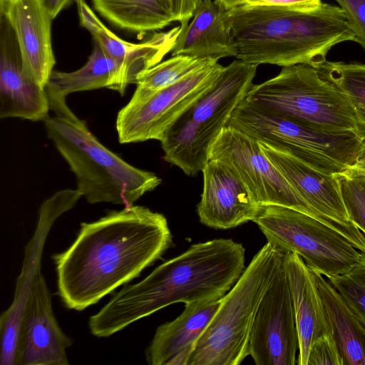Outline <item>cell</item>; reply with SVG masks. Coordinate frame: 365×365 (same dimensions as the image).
<instances>
[{"label":"cell","instance_id":"obj_3","mask_svg":"<svg viewBox=\"0 0 365 365\" xmlns=\"http://www.w3.org/2000/svg\"><path fill=\"white\" fill-rule=\"evenodd\" d=\"M228 17L235 58L257 66L306 64L317 68L334 46L356 42L342 9L329 4L311 11L245 4L230 9Z\"/></svg>","mask_w":365,"mask_h":365},{"label":"cell","instance_id":"obj_1","mask_svg":"<svg viewBox=\"0 0 365 365\" xmlns=\"http://www.w3.org/2000/svg\"><path fill=\"white\" fill-rule=\"evenodd\" d=\"M172 241L166 217L140 205L83 222L71 245L53 255L58 294L67 308L82 311L139 277Z\"/></svg>","mask_w":365,"mask_h":365},{"label":"cell","instance_id":"obj_31","mask_svg":"<svg viewBox=\"0 0 365 365\" xmlns=\"http://www.w3.org/2000/svg\"><path fill=\"white\" fill-rule=\"evenodd\" d=\"M344 11L356 42L365 51V0H336Z\"/></svg>","mask_w":365,"mask_h":365},{"label":"cell","instance_id":"obj_15","mask_svg":"<svg viewBox=\"0 0 365 365\" xmlns=\"http://www.w3.org/2000/svg\"><path fill=\"white\" fill-rule=\"evenodd\" d=\"M75 1L81 25L118 67V81L115 91L121 95L129 84H136L148 70L172 51L182 30L178 26L167 31L155 32L145 41L129 43L109 30L85 0Z\"/></svg>","mask_w":365,"mask_h":365},{"label":"cell","instance_id":"obj_37","mask_svg":"<svg viewBox=\"0 0 365 365\" xmlns=\"http://www.w3.org/2000/svg\"><path fill=\"white\" fill-rule=\"evenodd\" d=\"M365 160V142L364 143V144L361 148L357 160Z\"/></svg>","mask_w":365,"mask_h":365},{"label":"cell","instance_id":"obj_13","mask_svg":"<svg viewBox=\"0 0 365 365\" xmlns=\"http://www.w3.org/2000/svg\"><path fill=\"white\" fill-rule=\"evenodd\" d=\"M299 337L284 264L263 296L250 334V355L257 365H295Z\"/></svg>","mask_w":365,"mask_h":365},{"label":"cell","instance_id":"obj_30","mask_svg":"<svg viewBox=\"0 0 365 365\" xmlns=\"http://www.w3.org/2000/svg\"><path fill=\"white\" fill-rule=\"evenodd\" d=\"M307 365H344V359L331 333H324L312 344Z\"/></svg>","mask_w":365,"mask_h":365},{"label":"cell","instance_id":"obj_35","mask_svg":"<svg viewBox=\"0 0 365 365\" xmlns=\"http://www.w3.org/2000/svg\"><path fill=\"white\" fill-rule=\"evenodd\" d=\"M349 168L357 174L365 176V160H357L354 165Z\"/></svg>","mask_w":365,"mask_h":365},{"label":"cell","instance_id":"obj_36","mask_svg":"<svg viewBox=\"0 0 365 365\" xmlns=\"http://www.w3.org/2000/svg\"><path fill=\"white\" fill-rule=\"evenodd\" d=\"M227 8L232 9L245 4V0H217Z\"/></svg>","mask_w":365,"mask_h":365},{"label":"cell","instance_id":"obj_33","mask_svg":"<svg viewBox=\"0 0 365 365\" xmlns=\"http://www.w3.org/2000/svg\"><path fill=\"white\" fill-rule=\"evenodd\" d=\"M199 0H170L175 21H189L192 17Z\"/></svg>","mask_w":365,"mask_h":365},{"label":"cell","instance_id":"obj_11","mask_svg":"<svg viewBox=\"0 0 365 365\" xmlns=\"http://www.w3.org/2000/svg\"><path fill=\"white\" fill-rule=\"evenodd\" d=\"M210 159L221 160L232 168L261 205L286 206L315 217L265 155L260 143L238 129L226 125L222 130L211 147Z\"/></svg>","mask_w":365,"mask_h":365},{"label":"cell","instance_id":"obj_29","mask_svg":"<svg viewBox=\"0 0 365 365\" xmlns=\"http://www.w3.org/2000/svg\"><path fill=\"white\" fill-rule=\"evenodd\" d=\"M334 175L349 218L365 235V176L349 168Z\"/></svg>","mask_w":365,"mask_h":365},{"label":"cell","instance_id":"obj_25","mask_svg":"<svg viewBox=\"0 0 365 365\" xmlns=\"http://www.w3.org/2000/svg\"><path fill=\"white\" fill-rule=\"evenodd\" d=\"M111 24L133 32L160 30L175 21L170 0H92Z\"/></svg>","mask_w":365,"mask_h":365},{"label":"cell","instance_id":"obj_21","mask_svg":"<svg viewBox=\"0 0 365 365\" xmlns=\"http://www.w3.org/2000/svg\"><path fill=\"white\" fill-rule=\"evenodd\" d=\"M229 9L217 0H199L191 19L180 23L182 30L172 56L187 55L217 61L235 57Z\"/></svg>","mask_w":365,"mask_h":365},{"label":"cell","instance_id":"obj_8","mask_svg":"<svg viewBox=\"0 0 365 365\" xmlns=\"http://www.w3.org/2000/svg\"><path fill=\"white\" fill-rule=\"evenodd\" d=\"M227 125L326 175L354 165L365 142L353 135L311 129L246 98L235 108Z\"/></svg>","mask_w":365,"mask_h":365},{"label":"cell","instance_id":"obj_5","mask_svg":"<svg viewBox=\"0 0 365 365\" xmlns=\"http://www.w3.org/2000/svg\"><path fill=\"white\" fill-rule=\"evenodd\" d=\"M286 253L267 243L230 291L199 339L187 365H238L250 355V339L261 300L284 264Z\"/></svg>","mask_w":365,"mask_h":365},{"label":"cell","instance_id":"obj_28","mask_svg":"<svg viewBox=\"0 0 365 365\" xmlns=\"http://www.w3.org/2000/svg\"><path fill=\"white\" fill-rule=\"evenodd\" d=\"M327 279L365 325V253L350 271Z\"/></svg>","mask_w":365,"mask_h":365},{"label":"cell","instance_id":"obj_4","mask_svg":"<svg viewBox=\"0 0 365 365\" xmlns=\"http://www.w3.org/2000/svg\"><path fill=\"white\" fill-rule=\"evenodd\" d=\"M50 110L54 115L44 121L48 138L88 202L132 205L161 183L155 173L131 165L100 143L66 101L51 103Z\"/></svg>","mask_w":365,"mask_h":365},{"label":"cell","instance_id":"obj_24","mask_svg":"<svg viewBox=\"0 0 365 365\" xmlns=\"http://www.w3.org/2000/svg\"><path fill=\"white\" fill-rule=\"evenodd\" d=\"M118 70L100 46L93 41L87 62L72 72L53 71L45 87L49 101H65L71 93L107 88L115 90Z\"/></svg>","mask_w":365,"mask_h":365},{"label":"cell","instance_id":"obj_23","mask_svg":"<svg viewBox=\"0 0 365 365\" xmlns=\"http://www.w3.org/2000/svg\"><path fill=\"white\" fill-rule=\"evenodd\" d=\"M314 273L331 334L344 365H365V325L328 280Z\"/></svg>","mask_w":365,"mask_h":365},{"label":"cell","instance_id":"obj_10","mask_svg":"<svg viewBox=\"0 0 365 365\" xmlns=\"http://www.w3.org/2000/svg\"><path fill=\"white\" fill-rule=\"evenodd\" d=\"M225 66L218 61L143 98H130L116 118L120 143L161 141L176 120L216 81Z\"/></svg>","mask_w":365,"mask_h":365},{"label":"cell","instance_id":"obj_17","mask_svg":"<svg viewBox=\"0 0 365 365\" xmlns=\"http://www.w3.org/2000/svg\"><path fill=\"white\" fill-rule=\"evenodd\" d=\"M202 172L203 189L197 206L201 223L227 230L255 220L261 205L232 168L209 159Z\"/></svg>","mask_w":365,"mask_h":365},{"label":"cell","instance_id":"obj_2","mask_svg":"<svg viewBox=\"0 0 365 365\" xmlns=\"http://www.w3.org/2000/svg\"><path fill=\"white\" fill-rule=\"evenodd\" d=\"M245 250L232 239L191 245L134 284H125L88 321L91 333L108 337L170 304L222 299L245 269Z\"/></svg>","mask_w":365,"mask_h":365},{"label":"cell","instance_id":"obj_6","mask_svg":"<svg viewBox=\"0 0 365 365\" xmlns=\"http://www.w3.org/2000/svg\"><path fill=\"white\" fill-rule=\"evenodd\" d=\"M245 98L311 129L365 141V123L349 98L309 65L283 67L276 76L253 84Z\"/></svg>","mask_w":365,"mask_h":365},{"label":"cell","instance_id":"obj_12","mask_svg":"<svg viewBox=\"0 0 365 365\" xmlns=\"http://www.w3.org/2000/svg\"><path fill=\"white\" fill-rule=\"evenodd\" d=\"M83 197L76 189L55 192L41 205L34 233L26 245L22 269L11 306L0 317V364L16 365L19 329L24 310L41 270L43 249L55 221L71 210Z\"/></svg>","mask_w":365,"mask_h":365},{"label":"cell","instance_id":"obj_19","mask_svg":"<svg viewBox=\"0 0 365 365\" xmlns=\"http://www.w3.org/2000/svg\"><path fill=\"white\" fill-rule=\"evenodd\" d=\"M0 14L14 31L25 73L45 88L56 63L48 10L42 0H0Z\"/></svg>","mask_w":365,"mask_h":365},{"label":"cell","instance_id":"obj_16","mask_svg":"<svg viewBox=\"0 0 365 365\" xmlns=\"http://www.w3.org/2000/svg\"><path fill=\"white\" fill-rule=\"evenodd\" d=\"M72 344L54 316L51 295L40 270L24 310L16 365H68L66 349Z\"/></svg>","mask_w":365,"mask_h":365},{"label":"cell","instance_id":"obj_20","mask_svg":"<svg viewBox=\"0 0 365 365\" xmlns=\"http://www.w3.org/2000/svg\"><path fill=\"white\" fill-rule=\"evenodd\" d=\"M220 302L221 299L186 304L177 318L160 325L145 350L148 364L187 365Z\"/></svg>","mask_w":365,"mask_h":365},{"label":"cell","instance_id":"obj_9","mask_svg":"<svg viewBox=\"0 0 365 365\" xmlns=\"http://www.w3.org/2000/svg\"><path fill=\"white\" fill-rule=\"evenodd\" d=\"M252 222L267 242L284 253L297 254L310 269L327 278L346 274L361 255V252L338 230L292 207L261 205Z\"/></svg>","mask_w":365,"mask_h":365},{"label":"cell","instance_id":"obj_38","mask_svg":"<svg viewBox=\"0 0 365 365\" xmlns=\"http://www.w3.org/2000/svg\"></svg>","mask_w":365,"mask_h":365},{"label":"cell","instance_id":"obj_26","mask_svg":"<svg viewBox=\"0 0 365 365\" xmlns=\"http://www.w3.org/2000/svg\"><path fill=\"white\" fill-rule=\"evenodd\" d=\"M218 61L209 58L175 55L148 70L138 80L131 97L134 99L149 96L172 86L195 71Z\"/></svg>","mask_w":365,"mask_h":365},{"label":"cell","instance_id":"obj_7","mask_svg":"<svg viewBox=\"0 0 365 365\" xmlns=\"http://www.w3.org/2000/svg\"><path fill=\"white\" fill-rule=\"evenodd\" d=\"M257 66L235 60L171 125L160 141L165 161L186 175L202 171L211 147L253 85Z\"/></svg>","mask_w":365,"mask_h":365},{"label":"cell","instance_id":"obj_34","mask_svg":"<svg viewBox=\"0 0 365 365\" xmlns=\"http://www.w3.org/2000/svg\"><path fill=\"white\" fill-rule=\"evenodd\" d=\"M53 19L71 5L73 0H42Z\"/></svg>","mask_w":365,"mask_h":365},{"label":"cell","instance_id":"obj_27","mask_svg":"<svg viewBox=\"0 0 365 365\" xmlns=\"http://www.w3.org/2000/svg\"><path fill=\"white\" fill-rule=\"evenodd\" d=\"M316 69L349 98L365 123V63L326 61Z\"/></svg>","mask_w":365,"mask_h":365},{"label":"cell","instance_id":"obj_32","mask_svg":"<svg viewBox=\"0 0 365 365\" xmlns=\"http://www.w3.org/2000/svg\"><path fill=\"white\" fill-rule=\"evenodd\" d=\"M245 4L254 6H272L300 11H311L318 9L321 0H245Z\"/></svg>","mask_w":365,"mask_h":365},{"label":"cell","instance_id":"obj_18","mask_svg":"<svg viewBox=\"0 0 365 365\" xmlns=\"http://www.w3.org/2000/svg\"><path fill=\"white\" fill-rule=\"evenodd\" d=\"M50 110L46 89L25 73L14 31L0 14V118L45 121Z\"/></svg>","mask_w":365,"mask_h":365},{"label":"cell","instance_id":"obj_14","mask_svg":"<svg viewBox=\"0 0 365 365\" xmlns=\"http://www.w3.org/2000/svg\"><path fill=\"white\" fill-rule=\"evenodd\" d=\"M260 147L312 214L365 253V235L349 218L334 175L319 173L266 144L260 143Z\"/></svg>","mask_w":365,"mask_h":365},{"label":"cell","instance_id":"obj_22","mask_svg":"<svg viewBox=\"0 0 365 365\" xmlns=\"http://www.w3.org/2000/svg\"><path fill=\"white\" fill-rule=\"evenodd\" d=\"M299 337L298 365H307L313 342L322 334L331 333L324 304L318 289L316 275L296 253L284 257Z\"/></svg>","mask_w":365,"mask_h":365}]
</instances>
